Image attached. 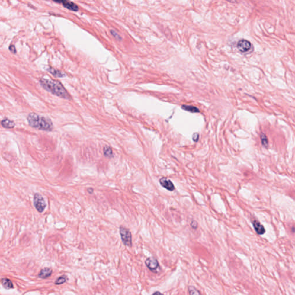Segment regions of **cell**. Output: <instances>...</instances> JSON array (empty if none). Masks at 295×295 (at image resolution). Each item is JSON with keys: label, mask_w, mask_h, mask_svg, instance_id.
Wrapping results in <instances>:
<instances>
[{"label": "cell", "mask_w": 295, "mask_h": 295, "mask_svg": "<svg viewBox=\"0 0 295 295\" xmlns=\"http://www.w3.org/2000/svg\"><path fill=\"white\" fill-rule=\"evenodd\" d=\"M53 273V270L50 268H44L40 271L38 277L42 279H46L51 276Z\"/></svg>", "instance_id": "cell-9"}, {"label": "cell", "mask_w": 295, "mask_h": 295, "mask_svg": "<svg viewBox=\"0 0 295 295\" xmlns=\"http://www.w3.org/2000/svg\"><path fill=\"white\" fill-rule=\"evenodd\" d=\"M40 83L44 89L54 95L66 99L70 98L67 91L58 81L43 78L40 80Z\"/></svg>", "instance_id": "cell-1"}, {"label": "cell", "mask_w": 295, "mask_h": 295, "mask_svg": "<svg viewBox=\"0 0 295 295\" xmlns=\"http://www.w3.org/2000/svg\"><path fill=\"white\" fill-rule=\"evenodd\" d=\"M119 233L123 243L129 247H132V236L130 231L125 227L121 226L119 228Z\"/></svg>", "instance_id": "cell-3"}, {"label": "cell", "mask_w": 295, "mask_h": 295, "mask_svg": "<svg viewBox=\"0 0 295 295\" xmlns=\"http://www.w3.org/2000/svg\"><path fill=\"white\" fill-rule=\"evenodd\" d=\"M55 2H58V3L63 4V6H64L65 8H67L68 9L70 10V11H77L79 10L78 6L72 1H56Z\"/></svg>", "instance_id": "cell-8"}, {"label": "cell", "mask_w": 295, "mask_h": 295, "mask_svg": "<svg viewBox=\"0 0 295 295\" xmlns=\"http://www.w3.org/2000/svg\"><path fill=\"white\" fill-rule=\"evenodd\" d=\"M261 140H262V144L264 145V146H266L268 145V138L266 137V136L265 135V134H264V133H262L261 134Z\"/></svg>", "instance_id": "cell-18"}, {"label": "cell", "mask_w": 295, "mask_h": 295, "mask_svg": "<svg viewBox=\"0 0 295 295\" xmlns=\"http://www.w3.org/2000/svg\"><path fill=\"white\" fill-rule=\"evenodd\" d=\"M252 225L258 234L263 235L265 233V229L264 228V226H262L259 221H258L257 220H254L252 221Z\"/></svg>", "instance_id": "cell-10"}, {"label": "cell", "mask_w": 295, "mask_h": 295, "mask_svg": "<svg viewBox=\"0 0 295 295\" xmlns=\"http://www.w3.org/2000/svg\"><path fill=\"white\" fill-rule=\"evenodd\" d=\"M152 295H164L163 294V293H162L161 292H159V291H156V292H155V293H153V294H152Z\"/></svg>", "instance_id": "cell-22"}, {"label": "cell", "mask_w": 295, "mask_h": 295, "mask_svg": "<svg viewBox=\"0 0 295 295\" xmlns=\"http://www.w3.org/2000/svg\"><path fill=\"white\" fill-rule=\"evenodd\" d=\"M199 139V134L198 133H195L193 135V139L197 142Z\"/></svg>", "instance_id": "cell-21"}, {"label": "cell", "mask_w": 295, "mask_h": 295, "mask_svg": "<svg viewBox=\"0 0 295 295\" xmlns=\"http://www.w3.org/2000/svg\"><path fill=\"white\" fill-rule=\"evenodd\" d=\"M9 50L11 51V52L13 54H16V49L14 45H11L9 47Z\"/></svg>", "instance_id": "cell-19"}, {"label": "cell", "mask_w": 295, "mask_h": 295, "mask_svg": "<svg viewBox=\"0 0 295 295\" xmlns=\"http://www.w3.org/2000/svg\"><path fill=\"white\" fill-rule=\"evenodd\" d=\"M237 47L239 50L242 53H245L250 50L251 47V43L245 39L240 40L237 44Z\"/></svg>", "instance_id": "cell-6"}, {"label": "cell", "mask_w": 295, "mask_h": 295, "mask_svg": "<svg viewBox=\"0 0 295 295\" xmlns=\"http://www.w3.org/2000/svg\"><path fill=\"white\" fill-rule=\"evenodd\" d=\"M160 183L163 187L164 188H166L169 191H174L175 190V187L172 182L170 179L166 178H162L160 179Z\"/></svg>", "instance_id": "cell-7"}, {"label": "cell", "mask_w": 295, "mask_h": 295, "mask_svg": "<svg viewBox=\"0 0 295 295\" xmlns=\"http://www.w3.org/2000/svg\"><path fill=\"white\" fill-rule=\"evenodd\" d=\"M103 153L105 156L107 157H112L113 156V152L112 149L108 146H105L103 148Z\"/></svg>", "instance_id": "cell-15"}, {"label": "cell", "mask_w": 295, "mask_h": 295, "mask_svg": "<svg viewBox=\"0 0 295 295\" xmlns=\"http://www.w3.org/2000/svg\"><path fill=\"white\" fill-rule=\"evenodd\" d=\"M88 192L89 193H93V191H94V190L92 188H88Z\"/></svg>", "instance_id": "cell-23"}, {"label": "cell", "mask_w": 295, "mask_h": 295, "mask_svg": "<svg viewBox=\"0 0 295 295\" xmlns=\"http://www.w3.org/2000/svg\"><path fill=\"white\" fill-rule=\"evenodd\" d=\"M34 205L39 213H42L46 207V204L43 197L39 193H36L34 196Z\"/></svg>", "instance_id": "cell-4"}, {"label": "cell", "mask_w": 295, "mask_h": 295, "mask_svg": "<svg viewBox=\"0 0 295 295\" xmlns=\"http://www.w3.org/2000/svg\"><path fill=\"white\" fill-rule=\"evenodd\" d=\"M145 263L147 268L152 271H155L160 267L157 259L155 258H148L145 260Z\"/></svg>", "instance_id": "cell-5"}, {"label": "cell", "mask_w": 295, "mask_h": 295, "mask_svg": "<svg viewBox=\"0 0 295 295\" xmlns=\"http://www.w3.org/2000/svg\"><path fill=\"white\" fill-rule=\"evenodd\" d=\"M1 125L3 127L6 129H13L15 126L14 122L8 118L2 119L1 122Z\"/></svg>", "instance_id": "cell-11"}, {"label": "cell", "mask_w": 295, "mask_h": 295, "mask_svg": "<svg viewBox=\"0 0 295 295\" xmlns=\"http://www.w3.org/2000/svg\"><path fill=\"white\" fill-rule=\"evenodd\" d=\"M0 282L4 288L6 289H13L14 288L13 284L11 280L7 278H3L0 280Z\"/></svg>", "instance_id": "cell-12"}, {"label": "cell", "mask_w": 295, "mask_h": 295, "mask_svg": "<svg viewBox=\"0 0 295 295\" xmlns=\"http://www.w3.org/2000/svg\"><path fill=\"white\" fill-rule=\"evenodd\" d=\"M111 34L113 35L114 37H115V38H117V39H121L120 38V37L119 36V35L118 34L117 32L114 31V30H111Z\"/></svg>", "instance_id": "cell-20"}, {"label": "cell", "mask_w": 295, "mask_h": 295, "mask_svg": "<svg viewBox=\"0 0 295 295\" xmlns=\"http://www.w3.org/2000/svg\"><path fill=\"white\" fill-rule=\"evenodd\" d=\"M47 70L56 77H63L65 76V73H63L61 71L53 68H49L47 69Z\"/></svg>", "instance_id": "cell-13"}, {"label": "cell", "mask_w": 295, "mask_h": 295, "mask_svg": "<svg viewBox=\"0 0 295 295\" xmlns=\"http://www.w3.org/2000/svg\"><path fill=\"white\" fill-rule=\"evenodd\" d=\"M188 292L190 295H201L200 292L193 286L188 287Z\"/></svg>", "instance_id": "cell-17"}, {"label": "cell", "mask_w": 295, "mask_h": 295, "mask_svg": "<svg viewBox=\"0 0 295 295\" xmlns=\"http://www.w3.org/2000/svg\"><path fill=\"white\" fill-rule=\"evenodd\" d=\"M27 120L30 126L38 130L50 132L53 129V124L50 119L40 116L37 114H29L27 117Z\"/></svg>", "instance_id": "cell-2"}, {"label": "cell", "mask_w": 295, "mask_h": 295, "mask_svg": "<svg viewBox=\"0 0 295 295\" xmlns=\"http://www.w3.org/2000/svg\"><path fill=\"white\" fill-rule=\"evenodd\" d=\"M182 108L187 111H189L190 113H199L200 110L197 107L192 106H188V105H182Z\"/></svg>", "instance_id": "cell-14"}, {"label": "cell", "mask_w": 295, "mask_h": 295, "mask_svg": "<svg viewBox=\"0 0 295 295\" xmlns=\"http://www.w3.org/2000/svg\"><path fill=\"white\" fill-rule=\"evenodd\" d=\"M68 281V277L65 275H63L58 277L55 281V284L56 285H61L63 284L66 283Z\"/></svg>", "instance_id": "cell-16"}]
</instances>
